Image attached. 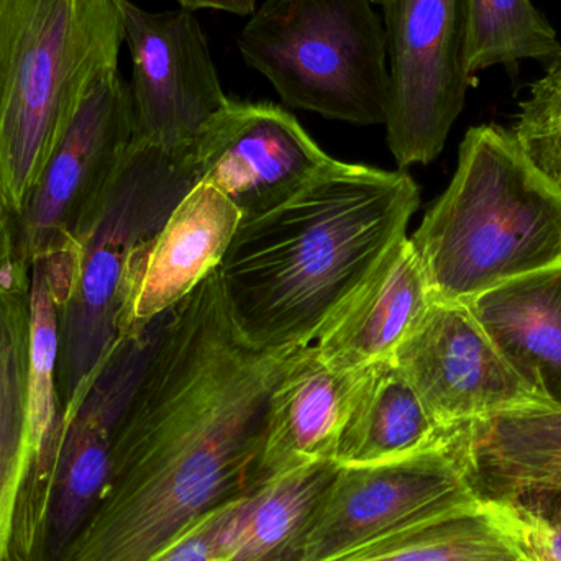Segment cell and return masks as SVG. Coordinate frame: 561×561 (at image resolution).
I'll return each instance as SVG.
<instances>
[{
  "mask_svg": "<svg viewBox=\"0 0 561 561\" xmlns=\"http://www.w3.org/2000/svg\"><path fill=\"white\" fill-rule=\"evenodd\" d=\"M297 350L240 336L219 273L164 313L98 506L58 561H147L255 484L273 389Z\"/></svg>",
  "mask_w": 561,
  "mask_h": 561,
  "instance_id": "6da1fadb",
  "label": "cell"
},
{
  "mask_svg": "<svg viewBox=\"0 0 561 561\" xmlns=\"http://www.w3.org/2000/svg\"><path fill=\"white\" fill-rule=\"evenodd\" d=\"M419 206L404 171L336 161L289 203L242 220L217 270L237 332L263 352L313 345L408 237Z\"/></svg>",
  "mask_w": 561,
  "mask_h": 561,
  "instance_id": "7a4b0ae2",
  "label": "cell"
},
{
  "mask_svg": "<svg viewBox=\"0 0 561 561\" xmlns=\"http://www.w3.org/2000/svg\"><path fill=\"white\" fill-rule=\"evenodd\" d=\"M411 242L434 300L468 302L561 262V190L510 130L470 128L450 186Z\"/></svg>",
  "mask_w": 561,
  "mask_h": 561,
  "instance_id": "3957f363",
  "label": "cell"
},
{
  "mask_svg": "<svg viewBox=\"0 0 561 561\" xmlns=\"http://www.w3.org/2000/svg\"><path fill=\"white\" fill-rule=\"evenodd\" d=\"M125 0H0V187L19 216L91 85L117 71Z\"/></svg>",
  "mask_w": 561,
  "mask_h": 561,
  "instance_id": "277c9868",
  "label": "cell"
},
{
  "mask_svg": "<svg viewBox=\"0 0 561 561\" xmlns=\"http://www.w3.org/2000/svg\"><path fill=\"white\" fill-rule=\"evenodd\" d=\"M196 184L186 153L131 145L79 239L71 283L59 307V414L78 405L125 335L138 260Z\"/></svg>",
  "mask_w": 561,
  "mask_h": 561,
  "instance_id": "5b68a950",
  "label": "cell"
},
{
  "mask_svg": "<svg viewBox=\"0 0 561 561\" xmlns=\"http://www.w3.org/2000/svg\"><path fill=\"white\" fill-rule=\"evenodd\" d=\"M239 48L290 107L385 125L388 38L373 0H265L240 32Z\"/></svg>",
  "mask_w": 561,
  "mask_h": 561,
  "instance_id": "8992f818",
  "label": "cell"
},
{
  "mask_svg": "<svg viewBox=\"0 0 561 561\" xmlns=\"http://www.w3.org/2000/svg\"><path fill=\"white\" fill-rule=\"evenodd\" d=\"M163 317L125 333L78 405L59 415L51 448L23 483L9 561H58L88 523L107 483L118 421L144 375Z\"/></svg>",
  "mask_w": 561,
  "mask_h": 561,
  "instance_id": "52a82bcc",
  "label": "cell"
},
{
  "mask_svg": "<svg viewBox=\"0 0 561 561\" xmlns=\"http://www.w3.org/2000/svg\"><path fill=\"white\" fill-rule=\"evenodd\" d=\"M130 88L121 72L99 78L82 99L19 214L26 262H42L58 307L75 270L76 247L134 145Z\"/></svg>",
  "mask_w": 561,
  "mask_h": 561,
  "instance_id": "ba28073f",
  "label": "cell"
},
{
  "mask_svg": "<svg viewBox=\"0 0 561 561\" xmlns=\"http://www.w3.org/2000/svg\"><path fill=\"white\" fill-rule=\"evenodd\" d=\"M481 504L447 445L388 463L339 465L290 561H332L412 527L474 513Z\"/></svg>",
  "mask_w": 561,
  "mask_h": 561,
  "instance_id": "9c48e42d",
  "label": "cell"
},
{
  "mask_svg": "<svg viewBox=\"0 0 561 561\" xmlns=\"http://www.w3.org/2000/svg\"><path fill=\"white\" fill-rule=\"evenodd\" d=\"M389 107L386 135L399 167L444 150L474 78L467 69L465 0H386Z\"/></svg>",
  "mask_w": 561,
  "mask_h": 561,
  "instance_id": "30bf717a",
  "label": "cell"
},
{
  "mask_svg": "<svg viewBox=\"0 0 561 561\" xmlns=\"http://www.w3.org/2000/svg\"><path fill=\"white\" fill-rule=\"evenodd\" d=\"M134 144L181 154L229 102L206 33L190 10L148 12L125 0Z\"/></svg>",
  "mask_w": 561,
  "mask_h": 561,
  "instance_id": "8fae6325",
  "label": "cell"
},
{
  "mask_svg": "<svg viewBox=\"0 0 561 561\" xmlns=\"http://www.w3.org/2000/svg\"><path fill=\"white\" fill-rule=\"evenodd\" d=\"M197 184H209L256 219L289 203L330 170V158L289 112L229 99L186 151Z\"/></svg>",
  "mask_w": 561,
  "mask_h": 561,
  "instance_id": "7c38bea8",
  "label": "cell"
},
{
  "mask_svg": "<svg viewBox=\"0 0 561 561\" xmlns=\"http://www.w3.org/2000/svg\"><path fill=\"white\" fill-rule=\"evenodd\" d=\"M391 359L442 432L500 415L556 409L524 385L461 302L434 300Z\"/></svg>",
  "mask_w": 561,
  "mask_h": 561,
  "instance_id": "4fadbf2b",
  "label": "cell"
},
{
  "mask_svg": "<svg viewBox=\"0 0 561 561\" xmlns=\"http://www.w3.org/2000/svg\"><path fill=\"white\" fill-rule=\"evenodd\" d=\"M366 368H335L313 345L294 353L273 389L255 484L306 465L335 461Z\"/></svg>",
  "mask_w": 561,
  "mask_h": 561,
  "instance_id": "5bb4252c",
  "label": "cell"
},
{
  "mask_svg": "<svg viewBox=\"0 0 561 561\" xmlns=\"http://www.w3.org/2000/svg\"><path fill=\"white\" fill-rule=\"evenodd\" d=\"M240 222L229 197L196 184L138 260L125 333L170 312L217 272Z\"/></svg>",
  "mask_w": 561,
  "mask_h": 561,
  "instance_id": "9a60e30c",
  "label": "cell"
},
{
  "mask_svg": "<svg viewBox=\"0 0 561 561\" xmlns=\"http://www.w3.org/2000/svg\"><path fill=\"white\" fill-rule=\"evenodd\" d=\"M481 500L561 496V409L516 412L445 431Z\"/></svg>",
  "mask_w": 561,
  "mask_h": 561,
  "instance_id": "2e32d148",
  "label": "cell"
},
{
  "mask_svg": "<svg viewBox=\"0 0 561 561\" xmlns=\"http://www.w3.org/2000/svg\"><path fill=\"white\" fill-rule=\"evenodd\" d=\"M432 302L424 266L404 237L313 346L335 368H366L391 358Z\"/></svg>",
  "mask_w": 561,
  "mask_h": 561,
  "instance_id": "e0dca14e",
  "label": "cell"
},
{
  "mask_svg": "<svg viewBox=\"0 0 561 561\" xmlns=\"http://www.w3.org/2000/svg\"><path fill=\"white\" fill-rule=\"evenodd\" d=\"M524 385L561 409V262L465 302Z\"/></svg>",
  "mask_w": 561,
  "mask_h": 561,
  "instance_id": "ac0fdd59",
  "label": "cell"
},
{
  "mask_svg": "<svg viewBox=\"0 0 561 561\" xmlns=\"http://www.w3.org/2000/svg\"><path fill=\"white\" fill-rule=\"evenodd\" d=\"M335 461L306 465L253 484L227 501L220 526L219 561H290Z\"/></svg>",
  "mask_w": 561,
  "mask_h": 561,
  "instance_id": "d6986e66",
  "label": "cell"
},
{
  "mask_svg": "<svg viewBox=\"0 0 561 561\" xmlns=\"http://www.w3.org/2000/svg\"><path fill=\"white\" fill-rule=\"evenodd\" d=\"M444 445V432L432 421L401 369L388 358L366 368L335 463H388Z\"/></svg>",
  "mask_w": 561,
  "mask_h": 561,
  "instance_id": "ffe728a7",
  "label": "cell"
},
{
  "mask_svg": "<svg viewBox=\"0 0 561 561\" xmlns=\"http://www.w3.org/2000/svg\"><path fill=\"white\" fill-rule=\"evenodd\" d=\"M30 287L0 294V561H9L33 461L28 404Z\"/></svg>",
  "mask_w": 561,
  "mask_h": 561,
  "instance_id": "44dd1931",
  "label": "cell"
},
{
  "mask_svg": "<svg viewBox=\"0 0 561 561\" xmlns=\"http://www.w3.org/2000/svg\"><path fill=\"white\" fill-rule=\"evenodd\" d=\"M332 561H529L483 511L412 527Z\"/></svg>",
  "mask_w": 561,
  "mask_h": 561,
  "instance_id": "7402d4cb",
  "label": "cell"
},
{
  "mask_svg": "<svg viewBox=\"0 0 561 561\" xmlns=\"http://www.w3.org/2000/svg\"><path fill=\"white\" fill-rule=\"evenodd\" d=\"M467 69L471 78L493 66L523 59L550 62L561 53L559 35L533 0H465Z\"/></svg>",
  "mask_w": 561,
  "mask_h": 561,
  "instance_id": "603a6c76",
  "label": "cell"
},
{
  "mask_svg": "<svg viewBox=\"0 0 561 561\" xmlns=\"http://www.w3.org/2000/svg\"><path fill=\"white\" fill-rule=\"evenodd\" d=\"M59 310L42 262L32 263L30 283L28 404L32 467L42 463L55 442L59 424L58 371ZM30 467V468H32Z\"/></svg>",
  "mask_w": 561,
  "mask_h": 561,
  "instance_id": "cb8c5ba5",
  "label": "cell"
},
{
  "mask_svg": "<svg viewBox=\"0 0 561 561\" xmlns=\"http://www.w3.org/2000/svg\"><path fill=\"white\" fill-rule=\"evenodd\" d=\"M511 134L534 167L561 190V53L534 82Z\"/></svg>",
  "mask_w": 561,
  "mask_h": 561,
  "instance_id": "d4e9b609",
  "label": "cell"
},
{
  "mask_svg": "<svg viewBox=\"0 0 561 561\" xmlns=\"http://www.w3.org/2000/svg\"><path fill=\"white\" fill-rule=\"evenodd\" d=\"M483 511L529 561H561V504L552 511L524 501L483 500Z\"/></svg>",
  "mask_w": 561,
  "mask_h": 561,
  "instance_id": "484cf974",
  "label": "cell"
},
{
  "mask_svg": "<svg viewBox=\"0 0 561 561\" xmlns=\"http://www.w3.org/2000/svg\"><path fill=\"white\" fill-rule=\"evenodd\" d=\"M224 507H216L147 561H219Z\"/></svg>",
  "mask_w": 561,
  "mask_h": 561,
  "instance_id": "4316f807",
  "label": "cell"
},
{
  "mask_svg": "<svg viewBox=\"0 0 561 561\" xmlns=\"http://www.w3.org/2000/svg\"><path fill=\"white\" fill-rule=\"evenodd\" d=\"M30 283L32 266L23 255L19 216L7 203L0 187V294L10 289H26Z\"/></svg>",
  "mask_w": 561,
  "mask_h": 561,
  "instance_id": "83f0119b",
  "label": "cell"
},
{
  "mask_svg": "<svg viewBox=\"0 0 561 561\" xmlns=\"http://www.w3.org/2000/svg\"><path fill=\"white\" fill-rule=\"evenodd\" d=\"M181 9L196 12V10L213 9L233 15H252L256 10V0H178Z\"/></svg>",
  "mask_w": 561,
  "mask_h": 561,
  "instance_id": "f1b7e54d",
  "label": "cell"
},
{
  "mask_svg": "<svg viewBox=\"0 0 561 561\" xmlns=\"http://www.w3.org/2000/svg\"><path fill=\"white\" fill-rule=\"evenodd\" d=\"M373 2H381V3H385L386 0H373Z\"/></svg>",
  "mask_w": 561,
  "mask_h": 561,
  "instance_id": "f546056e",
  "label": "cell"
}]
</instances>
